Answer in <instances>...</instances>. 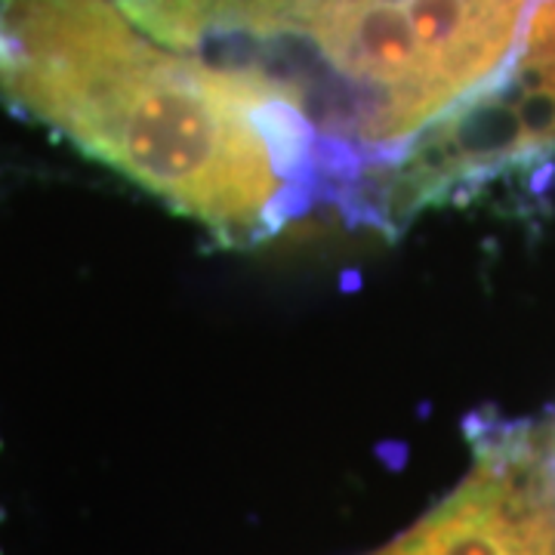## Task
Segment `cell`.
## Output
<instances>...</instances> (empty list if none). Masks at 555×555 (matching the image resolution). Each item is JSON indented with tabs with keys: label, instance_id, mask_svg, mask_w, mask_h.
Returning <instances> with one entry per match:
<instances>
[{
	"label": "cell",
	"instance_id": "5",
	"mask_svg": "<svg viewBox=\"0 0 555 555\" xmlns=\"http://www.w3.org/2000/svg\"><path fill=\"white\" fill-rule=\"evenodd\" d=\"M543 454H546V469H550V481H553L555 491V433L550 436V441L543 444Z\"/></svg>",
	"mask_w": 555,
	"mask_h": 555
},
{
	"label": "cell",
	"instance_id": "3",
	"mask_svg": "<svg viewBox=\"0 0 555 555\" xmlns=\"http://www.w3.org/2000/svg\"><path fill=\"white\" fill-rule=\"evenodd\" d=\"M546 516L543 444L516 426L478 429L469 476L371 555H537Z\"/></svg>",
	"mask_w": 555,
	"mask_h": 555
},
{
	"label": "cell",
	"instance_id": "4",
	"mask_svg": "<svg viewBox=\"0 0 555 555\" xmlns=\"http://www.w3.org/2000/svg\"><path fill=\"white\" fill-rule=\"evenodd\" d=\"M550 478V473H546ZM537 555H555V491L550 481V516H546V528H543V540H540V553Z\"/></svg>",
	"mask_w": 555,
	"mask_h": 555
},
{
	"label": "cell",
	"instance_id": "2",
	"mask_svg": "<svg viewBox=\"0 0 555 555\" xmlns=\"http://www.w3.org/2000/svg\"><path fill=\"white\" fill-rule=\"evenodd\" d=\"M142 31L294 108L339 207L379 225L389 173L516 62L528 0H120Z\"/></svg>",
	"mask_w": 555,
	"mask_h": 555
},
{
	"label": "cell",
	"instance_id": "1",
	"mask_svg": "<svg viewBox=\"0 0 555 555\" xmlns=\"http://www.w3.org/2000/svg\"><path fill=\"white\" fill-rule=\"evenodd\" d=\"M0 105L229 247L339 204L327 152L294 108L139 35L105 0H0Z\"/></svg>",
	"mask_w": 555,
	"mask_h": 555
}]
</instances>
